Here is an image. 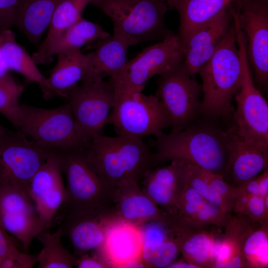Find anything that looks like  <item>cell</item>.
Instances as JSON below:
<instances>
[{
	"label": "cell",
	"mask_w": 268,
	"mask_h": 268,
	"mask_svg": "<svg viewBox=\"0 0 268 268\" xmlns=\"http://www.w3.org/2000/svg\"><path fill=\"white\" fill-rule=\"evenodd\" d=\"M155 136L154 165L178 160L216 175H225L229 155L228 130L201 124L170 134L162 131Z\"/></svg>",
	"instance_id": "obj_1"
},
{
	"label": "cell",
	"mask_w": 268,
	"mask_h": 268,
	"mask_svg": "<svg viewBox=\"0 0 268 268\" xmlns=\"http://www.w3.org/2000/svg\"><path fill=\"white\" fill-rule=\"evenodd\" d=\"M91 168L115 186L124 183L139 184L154 165L153 152L142 138L100 134L85 148Z\"/></svg>",
	"instance_id": "obj_2"
},
{
	"label": "cell",
	"mask_w": 268,
	"mask_h": 268,
	"mask_svg": "<svg viewBox=\"0 0 268 268\" xmlns=\"http://www.w3.org/2000/svg\"><path fill=\"white\" fill-rule=\"evenodd\" d=\"M197 73L202 80L203 93L200 112L213 118L229 116L242 74L233 17L215 52Z\"/></svg>",
	"instance_id": "obj_3"
},
{
	"label": "cell",
	"mask_w": 268,
	"mask_h": 268,
	"mask_svg": "<svg viewBox=\"0 0 268 268\" xmlns=\"http://www.w3.org/2000/svg\"><path fill=\"white\" fill-rule=\"evenodd\" d=\"M113 23V33L130 46L162 40L173 33L165 23L166 0H91Z\"/></svg>",
	"instance_id": "obj_4"
},
{
	"label": "cell",
	"mask_w": 268,
	"mask_h": 268,
	"mask_svg": "<svg viewBox=\"0 0 268 268\" xmlns=\"http://www.w3.org/2000/svg\"><path fill=\"white\" fill-rule=\"evenodd\" d=\"M85 148L53 149L67 181L62 206L65 215L74 211L113 206L116 187L91 168Z\"/></svg>",
	"instance_id": "obj_5"
},
{
	"label": "cell",
	"mask_w": 268,
	"mask_h": 268,
	"mask_svg": "<svg viewBox=\"0 0 268 268\" xmlns=\"http://www.w3.org/2000/svg\"><path fill=\"white\" fill-rule=\"evenodd\" d=\"M15 127L49 150L85 148L69 102L54 109L20 104Z\"/></svg>",
	"instance_id": "obj_6"
},
{
	"label": "cell",
	"mask_w": 268,
	"mask_h": 268,
	"mask_svg": "<svg viewBox=\"0 0 268 268\" xmlns=\"http://www.w3.org/2000/svg\"><path fill=\"white\" fill-rule=\"evenodd\" d=\"M183 58L181 43L178 35L173 33L145 48L110 77L109 80L114 90L115 101L141 93L151 77L175 67Z\"/></svg>",
	"instance_id": "obj_7"
},
{
	"label": "cell",
	"mask_w": 268,
	"mask_h": 268,
	"mask_svg": "<svg viewBox=\"0 0 268 268\" xmlns=\"http://www.w3.org/2000/svg\"><path fill=\"white\" fill-rule=\"evenodd\" d=\"M236 38L242 65L240 87L235 93L237 107L233 113L235 132L249 142H268V104L254 85L247 54V41L239 26Z\"/></svg>",
	"instance_id": "obj_8"
},
{
	"label": "cell",
	"mask_w": 268,
	"mask_h": 268,
	"mask_svg": "<svg viewBox=\"0 0 268 268\" xmlns=\"http://www.w3.org/2000/svg\"><path fill=\"white\" fill-rule=\"evenodd\" d=\"M155 96L169 120L172 132L185 128L200 111L201 85L185 69L183 61L159 75Z\"/></svg>",
	"instance_id": "obj_9"
},
{
	"label": "cell",
	"mask_w": 268,
	"mask_h": 268,
	"mask_svg": "<svg viewBox=\"0 0 268 268\" xmlns=\"http://www.w3.org/2000/svg\"><path fill=\"white\" fill-rule=\"evenodd\" d=\"M68 99L79 134L88 144L108 124L115 101L112 84L101 78L82 82L70 91Z\"/></svg>",
	"instance_id": "obj_10"
},
{
	"label": "cell",
	"mask_w": 268,
	"mask_h": 268,
	"mask_svg": "<svg viewBox=\"0 0 268 268\" xmlns=\"http://www.w3.org/2000/svg\"><path fill=\"white\" fill-rule=\"evenodd\" d=\"M50 152L20 132L0 134V187L13 186L28 193L32 177Z\"/></svg>",
	"instance_id": "obj_11"
},
{
	"label": "cell",
	"mask_w": 268,
	"mask_h": 268,
	"mask_svg": "<svg viewBox=\"0 0 268 268\" xmlns=\"http://www.w3.org/2000/svg\"><path fill=\"white\" fill-rule=\"evenodd\" d=\"M108 124L118 135L143 138L156 135L170 127L167 116L156 96L141 93L115 102Z\"/></svg>",
	"instance_id": "obj_12"
},
{
	"label": "cell",
	"mask_w": 268,
	"mask_h": 268,
	"mask_svg": "<svg viewBox=\"0 0 268 268\" xmlns=\"http://www.w3.org/2000/svg\"><path fill=\"white\" fill-rule=\"evenodd\" d=\"M234 3L256 81L266 89L268 82V1L239 0Z\"/></svg>",
	"instance_id": "obj_13"
},
{
	"label": "cell",
	"mask_w": 268,
	"mask_h": 268,
	"mask_svg": "<svg viewBox=\"0 0 268 268\" xmlns=\"http://www.w3.org/2000/svg\"><path fill=\"white\" fill-rule=\"evenodd\" d=\"M0 226L21 243L25 252L37 235L48 228L28 194L9 185L0 187Z\"/></svg>",
	"instance_id": "obj_14"
},
{
	"label": "cell",
	"mask_w": 268,
	"mask_h": 268,
	"mask_svg": "<svg viewBox=\"0 0 268 268\" xmlns=\"http://www.w3.org/2000/svg\"><path fill=\"white\" fill-rule=\"evenodd\" d=\"M121 221L113 206L67 213L60 226L79 257L102 246L110 229Z\"/></svg>",
	"instance_id": "obj_15"
},
{
	"label": "cell",
	"mask_w": 268,
	"mask_h": 268,
	"mask_svg": "<svg viewBox=\"0 0 268 268\" xmlns=\"http://www.w3.org/2000/svg\"><path fill=\"white\" fill-rule=\"evenodd\" d=\"M62 170L54 150L32 177L28 193L42 220L49 228L66 197Z\"/></svg>",
	"instance_id": "obj_16"
},
{
	"label": "cell",
	"mask_w": 268,
	"mask_h": 268,
	"mask_svg": "<svg viewBox=\"0 0 268 268\" xmlns=\"http://www.w3.org/2000/svg\"><path fill=\"white\" fill-rule=\"evenodd\" d=\"M229 155L224 180L234 187L255 178L267 169L268 142H249L229 130Z\"/></svg>",
	"instance_id": "obj_17"
},
{
	"label": "cell",
	"mask_w": 268,
	"mask_h": 268,
	"mask_svg": "<svg viewBox=\"0 0 268 268\" xmlns=\"http://www.w3.org/2000/svg\"><path fill=\"white\" fill-rule=\"evenodd\" d=\"M144 176L142 190L164 212L174 216L185 183L186 162L174 160Z\"/></svg>",
	"instance_id": "obj_18"
},
{
	"label": "cell",
	"mask_w": 268,
	"mask_h": 268,
	"mask_svg": "<svg viewBox=\"0 0 268 268\" xmlns=\"http://www.w3.org/2000/svg\"><path fill=\"white\" fill-rule=\"evenodd\" d=\"M232 20L228 6L202 25L182 46L186 70L194 76L212 56Z\"/></svg>",
	"instance_id": "obj_19"
},
{
	"label": "cell",
	"mask_w": 268,
	"mask_h": 268,
	"mask_svg": "<svg viewBox=\"0 0 268 268\" xmlns=\"http://www.w3.org/2000/svg\"><path fill=\"white\" fill-rule=\"evenodd\" d=\"M113 208L118 218L136 227L150 222L169 226L172 216L161 210L134 183H124L116 186Z\"/></svg>",
	"instance_id": "obj_20"
},
{
	"label": "cell",
	"mask_w": 268,
	"mask_h": 268,
	"mask_svg": "<svg viewBox=\"0 0 268 268\" xmlns=\"http://www.w3.org/2000/svg\"><path fill=\"white\" fill-rule=\"evenodd\" d=\"M129 46L125 40L114 33L97 42L96 50L87 54V68L80 81L111 77L118 73L128 61Z\"/></svg>",
	"instance_id": "obj_21"
},
{
	"label": "cell",
	"mask_w": 268,
	"mask_h": 268,
	"mask_svg": "<svg viewBox=\"0 0 268 268\" xmlns=\"http://www.w3.org/2000/svg\"><path fill=\"white\" fill-rule=\"evenodd\" d=\"M239 0H166L180 16L177 35L182 46L202 25Z\"/></svg>",
	"instance_id": "obj_22"
},
{
	"label": "cell",
	"mask_w": 268,
	"mask_h": 268,
	"mask_svg": "<svg viewBox=\"0 0 268 268\" xmlns=\"http://www.w3.org/2000/svg\"><path fill=\"white\" fill-rule=\"evenodd\" d=\"M142 240L139 227L121 221L109 231L99 250L111 268H121L128 261L140 257Z\"/></svg>",
	"instance_id": "obj_23"
},
{
	"label": "cell",
	"mask_w": 268,
	"mask_h": 268,
	"mask_svg": "<svg viewBox=\"0 0 268 268\" xmlns=\"http://www.w3.org/2000/svg\"><path fill=\"white\" fill-rule=\"evenodd\" d=\"M0 49L9 71H16L28 81L38 83L45 99L55 95L47 78L40 71L32 58L17 43L15 34L9 29L0 31Z\"/></svg>",
	"instance_id": "obj_24"
},
{
	"label": "cell",
	"mask_w": 268,
	"mask_h": 268,
	"mask_svg": "<svg viewBox=\"0 0 268 268\" xmlns=\"http://www.w3.org/2000/svg\"><path fill=\"white\" fill-rule=\"evenodd\" d=\"M63 0H21L13 26L19 28L34 43L39 42L49 27L55 9Z\"/></svg>",
	"instance_id": "obj_25"
},
{
	"label": "cell",
	"mask_w": 268,
	"mask_h": 268,
	"mask_svg": "<svg viewBox=\"0 0 268 268\" xmlns=\"http://www.w3.org/2000/svg\"><path fill=\"white\" fill-rule=\"evenodd\" d=\"M57 55V63L47 80L55 95L68 98L70 91L86 73L88 56L83 54L80 50Z\"/></svg>",
	"instance_id": "obj_26"
},
{
	"label": "cell",
	"mask_w": 268,
	"mask_h": 268,
	"mask_svg": "<svg viewBox=\"0 0 268 268\" xmlns=\"http://www.w3.org/2000/svg\"><path fill=\"white\" fill-rule=\"evenodd\" d=\"M97 23L82 17L67 29L50 47L38 64L51 62L60 53L80 50L85 45L99 42L110 36Z\"/></svg>",
	"instance_id": "obj_27"
},
{
	"label": "cell",
	"mask_w": 268,
	"mask_h": 268,
	"mask_svg": "<svg viewBox=\"0 0 268 268\" xmlns=\"http://www.w3.org/2000/svg\"><path fill=\"white\" fill-rule=\"evenodd\" d=\"M247 218L241 219L237 229L241 255L246 267H268V222L257 226V223H252Z\"/></svg>",
	"instance_id": "obj_28"
},
{
	"label": "cell",
	"mask_w": 268,
	"mask_h": 268,
	"mask_svg": "<svg viewBox=\"0 0 268 268\" xmlns=\"http://www.w3.org/2000/svg\"><path fill=\"white\" fill-rule=\"evenodd\" d=\"M178 238L185 260L199 268H213L221 242L215 240L214 234L204 228L186 230Z\"/></svg>",
	"instance_id": "obj_29"
},
{
	"label": "cell",
	"mask_w": 268,
	"mask_h": 268,
	"mask_svg": "<svg viewBox=\"0 0 268 268\" xmlns=\"http://www.w3.org/2000/svg\"><path fill=\"white\" fill-rule=\"evenodd\" d=\"M91 0H63L55 9L49 26L47 36L38 50L32 55L34 62L39 61L55 41L82 17Z\"/></svg>",
	"instance_id": "obj_30"
},
{
	"label": "cell",
	"mask_w": 268,
	"mask_h": 268,
	"mask_svg": "<svg viewBox=\"0 0 268 268\" xmlns=\"http://www.w3.org/2000/svg\"><path fill=\"white\" fill-rule=\"evenodd\" d=\"M61 226L54 233L47 229L39 233L36 238L43 245L37 255L38 268H71L76 266L78 257L63 246Z\"/></svg>",
	"instance_id": "obj_31"
},
{
	"label": "cell",
	"mask_w": 268,
	"mask_h": 268,
	"mask_svg": "<svg viewBox=\"0 0 268 268\" xmlns=\"http://www.w3.org/2000/svg\"><path fill=\"white\" fill-rule=\"evenodd\" d=\"M180 253V240L171 236L158 244L142 243L140 257L146 268H167Z\"/></svg>",
	"instance_id": "obj_32"
},
{
	"label": "cell",
	"mask_w": 268,
	"mask_h": 268,
	"mask_svg": "<svg viewBox=\"0 0 268 268\" xmlns=\"http://www.w3.org/2000/svg\"><path fill=\"white\" fill-rule=\"evenodd\" d=\"M23 89V86L9 73L0 78V113L14 126L20 105L19 98Z\"/></svg>",
	"instance_id": "obj_33"
},
{
	"label": "cell",
	"mask_w": 268,
	"mask_h": 268,
	"mask_svg": "<svg viewBox=\"0 0 268 268\" xmlns=\"http://www.w3.org/2000/svg\"><path fill=\"white\" fill-rule=\"evenodd\" d=\"M185 183L194 189L206 201L227 213L222 200L212 191L209 185L205 176L204 170L187 163Z\"/></svg>",
	"instance_id": "obj_34"
},
{
	"label": "cell",
	"mask_w": 268,
	"mask_h": 268,
	"mask_svg": "<svg viewBox=\"0 0 268 268\" xmlns=\"http://www.w3.org/2000/svg\"><path fill=\"white\" fill-rule=\"evenodd\" d=\"M204 171L211 189L220 197L229 213L233 210L236 196L235 188L228 184L222 176Z\"/></svg>",
	"instance_id": "obj_35"
},
{
	"label": "cell",
	"mask_w": 268,
	"mask_h": 268,
	"mask_svg": "<svg viewBox=\"0 0 268 268\" xmlns=\"http://www.w3.org/2000/svg\"><path fill=\"white\" fill-rule=\"evenodd\" d=\"M36 263L37 255L21 252L15 246L2 258L0 268H31Z\"/></svg>",
	"instance_id": "obj_36"
},
{
	"label": "cell",
	"mask_w": 268,
	"mask_h": 268,
	"mask_svg": "<svg viewBox=\"0 0 268 268\" xmlns=\"http://www.w3.org/2000/svg\"><path fill=\"white\" fill-rule=\"evenodd\" d=\"M268 214L264 198L258 195L251 196L244 214L249 220L252 223L268 222Z\"/></svg>",
	"instance_id": "obj_37"
},
{
	"label": "cell",
	"mask_w": 268,
	"mask_h": 268,
	"mask_svg": "<svg viewBox=\"0 0 268 268\" xmlns=\"http://www.w3.org/2000/svg\"><path fill=\"white\" fill-rule=\"evenodd\" d=\"M21 0H0V31L11 26Z\"/></svg>",
	"instance_id": "obj_38"
},
{
	"label": "cell",
	"mask_w": 268,
	"mask_h": 268,
	"mask_svg": "<svg viewBox=\"0 0 268 268\" xmlns=\"http://www.w3.org/2000/svg\"><path fill=\"white\" fill-rule=\"evenodd\" d=\"M76 266L78 268H111L101 256H91L87 253L78 257Z\"/></svg>",
	"instance_id": "obj_39"
},
{
	"label": "cell",
	"mask_w": 268,
	"mask_h": 268,
	"mask_svg": "<svg viewBox=\"0 0 268 268\" xmlns=\"http://www.w3.org/2000/svg\"><path fill=\"white\" fill-rule=\"evenodd\" d=\"M14 247L15 245L12 240L0 226V256L3 258Z\"/></svg>",
	"instance_id": "obj_40"
},
{
	"label": "cell",
	"mask_w": 268,
	"mask_h": 268,
	"mask_svg": "<svg viewBox=\"0 0 268 268\" xmlns=\"http://www.w3.org/2000/svg\"><path fill=\"white\" fill-rule=\"evenodd\" d=\"M259 180V195L264 197L268 195V169L258 175Z\"/></svg>",
	"instance_id": "obj_41"
},
{
	"label": "cell",
	"mask_w": 268,
	"mask_h": 268,
	"mask_svg": "<svg viewBox=\"0 0 268 268\" xmlns=\"http://www.w3.org/2000/svg\"><path fill=\"white\" fill-rule=\"evenodd\" d=\"M168 268H200L198 266L191 264L186 260L174 262Z\"/></svg>",
	"instance_id": "obj_42"
},
{
	"label": "cell",
	"mask_w": 268,
	"mask_h": 268,
	"mask_svg": "<svg viewBox=\"0 0 268 268\" xmlns=\"http://www.w3.org/2000/svg\"><path fill=\"white\" fill-rule=\"evenodd\" d=\"M8 71L9 70L3 60L0 49V78H2L6 76L9 73Z\"/></svg>",
	"instance_id": "obj_43"
},
{
	"label": "cell",
	"mask_w": 268,
	"mask_h": 268,
	"mask_svg": "<svg viewBox=\"0 0 268 268\" xmlns=\"http://www.w3.org/2000/svg\"><path fill=\"white\" fill-rule=\"evenodd\" d=\"M9 131L0 124V134L6 133Z\"/></svg>",
	"instance_id": "obj_44"
},
{
	"label": "cell",
	"mask_w": 268,
	"mask_h": 268,
	"mask_svg": "<svg viewBox=\"0 0 268 268\" xmlns=\"http://www.w3.org/2000/svg\"><path fill=\"white\" fill-rule=\"evenodd\" d=\"M2 258L0 256V268L1 264L2 262Z\"/></svg>",
	"instance_id": "obj_45"
},
{
	"label": "cell",
	"mask_w": 268,
	"mask_h": 268,
	"mask_svg": "<svg viewBox=\"0 0 268 268\" xmlns=\"http://www.w3.org/2000/svg\"><path fill=\"white\" fill-rule=\"evenodd\" d=\"M266 0V1H268V0Z\"/></svg>",
	"instance_id": "obj_46"
}]
</instances>
